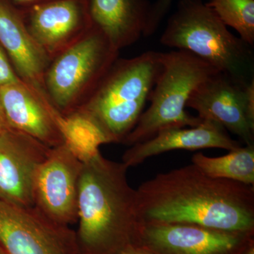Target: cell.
<instances>
[{
	"instance_id": "cell-3",
	"label": "cell",
	"mask_w": 254,
	"mask_h": 254,
	"mask_svg": "<svg viewBox=\"0 0 254 254\" xmlns=\"http://www.w3.org/2000/svg\"><path fill=\"white\" fill-rule=\"evenodd\" d=\"M164 46L186 50L242 86L254 81V55L202 0H180L160 37Z\"/></svg>"
},
{
	"instance_id": "cell-18",
	"label": "cell",
	"mask_w": 254,
	"mask_h": 254,
	"mask_svg": "<svg viewBox=\"0 0 254 254\" xmlns=\"http://www.w3.org/2000/svg\"><path fill=\"white\" fill-rule=\"evenodd\" d=\"M229 152L220 157L195 153L192 157V163L212 178L232 180L254 187V145L240 146Z\"/></svg>"
},
{
	"instance_id": "cell-26",
	"label": "cell",
	"mask_w": 254,
	"mask_h": 254,
	"mask_svg": "<svg viewBox=\"0 0 254 254\" xmlns=\"http://www.w3.org/2000/svg\"><path fill=\"white\" fill-rule=\"evenodd\" d=\"M0 254H8L5 252L4 249L2 247H0Z\"/></svg>"
},
{
	"instance_id": "cell-20",
	"label": "cell",
	"mask_w": 254,
	"mask_h": 254,
	"mask_svg": "<svg viewBox=\"0 0 254 254\" xmlns=\"http://www.w3.org/2000/svg\"><path fill=\"white\" fill-rule=\"evenodd\" d=\"M173 1V0H156L151 4L143 36H152L157 31Z\"/></svg>"
},
{
	"instance_id": "cell-6",
	"label": "cell",
	"mask_w": 254,
	"mask_h": 254,
	"mask_svg": "<svg viewBox=\"0 0 254 254\" xmlns=\"http://www.w3.org/2000/svg\"><path fill=\"white\" fill-rule=\"evenodd\" d=\"M119 51L94 26L51 60L43 83L50 103L62 115L78 109L104 77Z\"/></svg>"
},
{
	"instance_id": "cell-19",
	"label": "cell",
	"mask_w": 254,
	"mask_h": 254,
	"mask_svg": "<svg viewBox=\"0 0 254 254\" xmlns=\"http://www.w3.org/2000/svg\"><path fill=\"white\" fill-rule=\"evenodd\" d=\"M207 4L225 26L235 30L241 39L254 45V0H210Z\"/></svg>"
},
{
	"instance_id": "cell-16",
	"label": "cell",
	"mask_w": 254,
	"mask_h": 254,
	"mask_svg": "<svg viewBox=\"0 0 254 254\" xmlns=\"http://www.w3.org/2000/svg\"><path fill=\"white\" fill-rule=\"evenodd\" d=\"M91 23L118 51L143 36L150 6L148 0H87Z\"/></svg>"
},
{
	"instance_id": "cell-8",
	"label": "cell",
	"mask_w": 254,
	"mask_h": 254,
	"mask_svg": "<svg viewBox=\"0 0 254 254\" xmlns=\"http://www.w3.org/2000/svg\"><path fill=\"white\" fill-rule=\"evenodd\" d=\"M187 108L202 120L220 124L245 145H254V81L242 86L225 73H215L193 92Z\"/></svg>"
},
{
	"instance_id": "cell-17",
	"label": "cell",
	"mask_w": 254,
	"mask_h": 254,
	"mask_svg": "<svg viewBox=\"0 0 254 254\" xmlns=\"http://www.w3.org/2000/svg\"><path fill=\"white\" fill-rule=\"evenodd\" d=\"M52 114L64 144L81 163L89 161L100 153V145L108 143L99 126L83 110L62 115L53 106Z\"/></svg>"
},
{
	"instance_id": "cell-2",
	"label": "cell",
	"mask_w": 254,
	"mask_h": 254,
	"mask_svg": "<svg viewBox=\"0 0 254 254\" xmlns=\"http://www.w3.org/2000/svg\"><path fill=\"white\" fill-rule=\"evenodd\" d=\"M128 169L100 153L83 163L76 231L80 254H120L140 245L143 223L136 190L127 179Z\"/></svg>"
},
{
	"instance_id": "cell-9",
	"label": "cell",
	"mask_w": 254,
	"mask_h": 254,
	"mask_svg": "<svg viewBox=\"0 0 254 254\" xmlns=\"http://www.w3.org/2000/svg\"><path fill=\"white\" fill-rule=\"evenodd\" d=\"M254 234L185 223L145 222L140 245L153 254H244Z\"/></svg>"
},
{
	"instance_id": "cell-25",
	"label": "cell",
	"mask_w": 254,
	"mask_h": 254,
	"mask_svg": "<svg viewBox=\"0 0 254 254\" xmlns=\"http://www.w3.org/2000/svg\"><path fill=\"white\" fill-rule=\"evenodd\" d=\"M244 254H254V243L250 246V248Z\"/></svg>"
},
{
	"instance_id": "cell-23",
	"label": "cell",
	"mask_w": 254,
	"mask_h": 254,
	"mask_svg": "<svg viewBox=\"0 0 254 254\" xmlns=\"http://www.w3.org/2000/svg\"><path fill=\"white\" fill-rule=\"evenodd\" d=\"M7 127L4 113H3L2 108H1V104H0V135L1 134V133L4 131L5 128Z\"/></svg>"
},
{
	"instance_id": "cell-1",
	"label": "cell",
	"mask_w": 254,
	"mask_h": 254,
	"mask_svg": "<svg viewBox=\"0 0 254 254\" xmlns=\"http://www.w3.org/2000/svg\"><path fill=\"white\" fill-rule=\"evenodd\" d=\"M136 193L143 223L193 224L254 234V187L212 178L193 163L158 174Z\"/></svg>"
},
{
	"instance_id": "cell-7",
	"label": "cell",
	"mask_w": 254,
	"mask_h": 254,
	"mask_svg": "<svg viewBox=\"0 0 254 254\" xmlns=\"http://www.w3.org/2000/svg\"><path fill=\"white\" fill-rule=\"evenodd\" d=\"M0 247L8 254H80L76 231L35 207L0 200Z\"/></svg>"
},
{
	"instance_id": "cell-21",
	"label": "cell",
	"mask_w": 254,
	"mask_h": 254,
	"mask_svg": "<svg viewBox=\"0 0 254 254\" xmlns=\"http://www.w3.org/2000/svg\"><path fill=\"white\" fill-rule=\"evenodd\" d=\"M22 81L12 68L4 50L0 46V87Z\"/></svg>"
},
{
	"instance_id": "cell-24",
	"label": "cell",
	"mask_w": 254,
	"mask_h": 254,
	"mask_svg": "<svg viewBox=\"0 0 254 254\" xmlns=\"http://www.w3.org/2000/svg\"><path fill=\"white\" fill-rule=\"evenodd\" d=\"M5 1H7V0H5ZM11 1L20 4H31L39 2V1H41V0H11Z\"/></svg>"
},
{
	"instance_id": "cell-5",
	"label": "cell",
	"mask_w": 254,
	"mask_h": 254,
	"mask_svg": "<svg viewBox=\"0 0 254 254\" xmlns=\"http://www.w3.org/2000/svg\"><path fill=\"white\" fill-rule=\"evenodd\" d=\"M162 70L149 96L150 106L143 111L123 143L131 146L170 128L193 127L203 122L185 110L190 95L216 68L186 50L160 53Z\"/></svg>"
},
{
	"instance_id": "cell-22",
	"label": "cell",
	"mask_w": 254,
	"mask_h": 254,
	"mask_svg": "<svg viewBox=\"0 0 254 254\" xmlns=\"http://www.w3.org/2000/svg\"><path fill=\"white\" fill-rule=\"evenodd\" d=\"M120 254H153L141 245H132L127 247Z\"/></svg>"
},
{
	"instance_id": "cell-12",
	"label": "cell",
	"mask_w": 254,
	"mask_h": 254,
	"mask_svg": "<svg viewBox=\"0 0 254 254\" xmlns=\"http://www.w3.org/2000/svg\"><path fill=\"white\" fill-rule=\"evenodd\" d=\"M24 23L51 60L92 26L87 0L35 3L28 11L27 22Z\"/></svg>"
},
{
	"instance_id": "cell-11",
	"label": "cell",
	"mask_w": 254,
	"mask_h": 254,
	"mask_svg": "<svg viewBox=\"0 0 254 254\" xmlns=\"http://www.w3.org/2000/svg\"><path fill=\"white\" fill-rule=\"evenodd\" d=\"M51 148L29 135L6 127L0 135V200L33 207V184Z\"/></svg>"
},
{
	"instance_id": "cell-10",
	"label": "cell",
	"mask_w": 254,
	"mask_h": 254,
	"mask_svg": "<svg viewBox=\"0 0 254 254\" xmlns=\"http://www.w3.org/2000/svg\"><path fill=\"white\" fill-rule=\"evenodd\" d=\"M82 168L83 163L64 143L51 148L35 177L33 207L57 223L77 222Z\"/></svg>"
},
{
	"instance_id": "cell-4",
	"label": "cell",
	"mask_w": 254,
	"mask_h": 254,
	"mask_svg": "<svg viewBox=\"0 0 254 254\" xmlns=\"http://www.w3.org/2000/svg\"><path fill=\"white\" fill-rule=\"evenodd\" d=\"M161 70L158 52L117 60L78 109L93 119L108 143H123L144 111Z\"/></svg>"
},
{
	"instance_id": "cell-15",
	"label": "cell",
	"mask_w": 254,
	"mask_h": 254,
	"mask_svg": "<svg viewBox=\"0 0 254 254\" xmlns=\"http://www.w3.org/2000/svg\"><path fill=\"white\" fill-rule=\"evenodd\" d=\"M0 46L20 79L36 91H46L43 78L51 58L32 37L22 16L5 0H0Z\"/></svg>"
},
{
	"instance_id": "cell-14",
	"label": "cell",
	"mask_w": 254,
	"mask_h": 254,
	"mask_svg": "<svg viewBox=\"0 0 254 254\" xmlns=\"http://www.w3.org/2000/svg\"><path fill=\"white\" fill-rule=\"evenodd\" d=\"M240 146L220 124L203 120L193 127L166 128L147 141L131 145L124 153L123 163L129 168L171 150L221 148L230 151Z\"/></svg>"
},
{
	"instance_id": "cell-13",
	"label": "cell",
	"mask_w": 254,
	"mask_h": 254,
	"mask_svg": "<svg viewBox=\"0 0 254 254\" xmlns=\"http://www.w3.org/2000/svg\"><path fill=\"white\" fill-rule=\"evenodd\" d=\"M0 104L8 127L29 135L50 148L63 144L46 91L23 81L0 87Z\"/></svg>"
}]
</instances>
